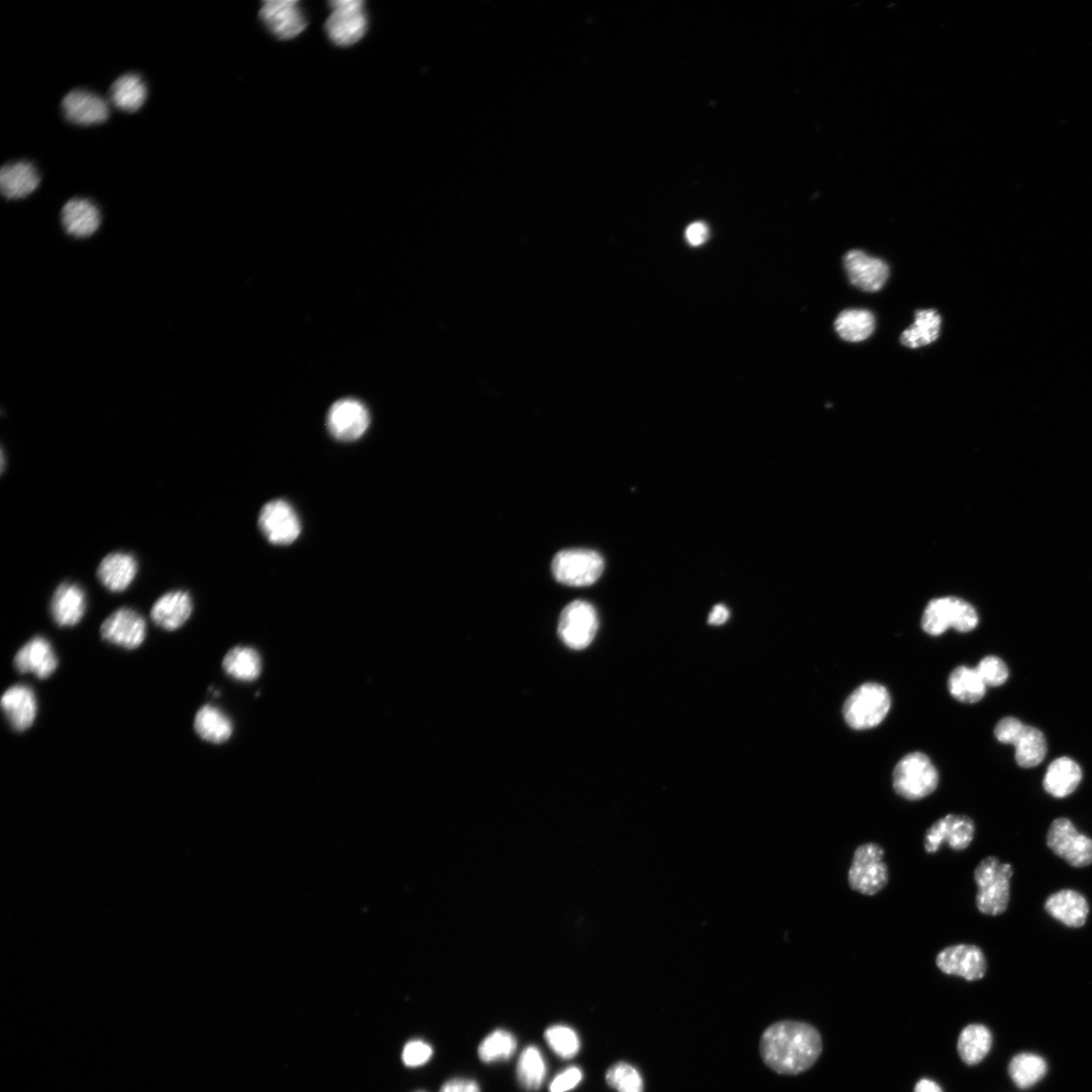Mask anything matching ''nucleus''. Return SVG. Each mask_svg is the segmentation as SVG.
<instances>
[{
	"label": "nucleus",
	"mask_w": 1092,
	"mask_h": 1092,
	"mask_svg": "<svg viewBox=\"0 0 1092 1092\" xmlns=\"http://www.w3.org/2000/svg\"><path fill=\"white\" fill-rule=\"evenodd\" d=\"M760 1050L764 1062L772 1070L783 1075H796L815 1064L823 1052V1041L812 1025L784 1020L764 1031Z\"/></svg>",
	"instance_id": "1"
},
{
	"label": "nucleus",
	"mask_w": 1092,
	"mask_h": 1092,
	"mask_svg": "<svg viewBox=\"0 0 1092 1092\" xmlns=\"http://www.w3.org/2000/svg\"><path fill=\"white\" fill-rule=\"evenodd\" d=\"M1010 864H1002L996 857L980 862L974 872L978 887L976 905L980 912L996 916L1005 912L1010 899Z\"/></svg>",
	"instance_id": "2"
},
{
	"label": "nucleus",
	"mask_w": 1092,
	"mask_h": 1092,
	"mask_svg": "<svg viewBox=\"0 0 1092 1092\" xmlns=\"http://www.w3.org/2000/svg\"><path fill=\"white\" fill-rule=\"evenodd\" d=\"M891 698L887 689L878 683H866L858 687L846 700L843 715L854 730L864 731L878 727L887 717Z\"/></svg>",
	"instance_id": "3"
},
{
	"label": "nucleus",
	"mask_w": 1092,
	"mask_h": 1092,
	"mask_svg": "<svg viewBox=\"0 0 1092 1092\" xmlns=\"http://www.w3.org/2000/svg\"><path fill=\"white\" fill-rule=\"evenodd\" d=\"M939 785V773L927 756L911 753L896 765L893 788L904 799L915 801L930 796Z\"/></svg>",
	"instance_id": "4"
},
{
	"label": "nucleus",
	"mask_w": 1092,
	"mask_h": 1092,
	"mask_svg": "<svg viewBox=\"0 0 1092 1092\" xmlns=\"http://www.w3.org/2000/svg\"><path fill=\"white\" fill-rule=\"evenodd\" d=\"M979 619L975 609L968 603L945 597L932 600L922 616V630L930 636L939 637L949 629L959 633H970L978 626Z\"/></svg>",
	"instance_id": "5"
},
{
	"label": "nucleus",
	"mask_w": 1092,
	"mask_h": 1092,
	"mask_svg": "<svg viewBox=\"0 0 1092 1092\" xmlns=\"http://www.w3.org/2000/svg\"><path fill=\"white\" fill-rule=\"evenodd\" d=\"M884 856V849L874 843L864 844L855 851L849 870V885L854 891L873 896L886 887L889 871Z\"/></svg>",
	"instance_id": "6"
},
{
	"label": "nucleus",
	"mask_w": 1092,
	"mask_h": 1092,
	"mask_svg": "<svg viewBox=\"0 0 1092 1092\" xmlns=\"http://www.w3.org/2000/svg\"><path fill=\"white\" fill-rule=\"evenodd\" d=\"M605 560L590 550H566L552 564L558 582L571 587H587L596 583L605 572Z\"/></svg>",
	"instance_id": "7"
},
{
	"label": "nucleus",
	"mask_w": 1092,
	"mask_h": 1092,
	"mask_svg": "<svg viewBox=\"0 0 1092 1092\" xmlns=\"http://www.w3.org/2000/svg\"><path fill=\"white\" fill-rule=\"evenodd\" d=\"M332 14L325 29L330 40L338 46H351L366 33L367 20L361 0H337L330 3Z\"/></svg>",
	"instance_id": "8"
},
{
	"label": "nucleus",
	"mask_w": 1092,
	"mask_h": 1092,
	"mask_svg": "<svg viewBox=\"0 0 1092 1092\" xmlns=\"http://www.w3.org/2000/svg\"><path fill=\"white\" fill-rule=\"evenodd\" d=\"M1052 852L1075 868L1092 864V840L1079 833L1068 818L1055 820L1047 835Z\"/></svg>",
	"instance_id": "9"
},
{
	"label": "nucleus",
	"mask_w": 1092,
	"mask_h": 1092,
	"mask_svg": "<svg viewBox=\"0 0 1092 1092\" xmlns=\"http://www.w3.org/2000/svg\"><path fill=\"white\" fill-rule=\"evenodd\" d=\"M598 627L595 609L586 602L577 600L563 611L559 622V635L569 648L584 650L594 641Z\"/></svg>",
	"instance_id": "10"
},
{
	"label": "nucleus",
	"mask_w": 1092,
	"mask_h": 1092,
	"mask_svg": "<svg viewBox=\"0 0 1092 1092\" xmlns=\"http://www.w3.org/2000/svg\"><path fill=\"white\" fill-rule=\"evenodd\" d=\"M975 824L966 815L949 814L937 821L925 833L923 847L927 854L937 853L943 845L964 851L973 842Z\"/></svg>",
	"instance_id": "11"
},
{
	"label": "nucleus",
	"mask_w": 1092,
	"mask_h": 1092,
	"mask_svg": "<svg viewBox=\"0 0 1092 1092\" xmlns=\"http://www.w3.org/2000/svg\"><path fill=\"white\" fill-rule=\"evenodd\" d=\"M259 527L269 542L291 544L301 534V521L295 509L284 500L267 503L259 515Z\"/></svg>",
	"instance_id": "12"
},
{
	"label": "nucleus",
	"mask_w": 1092,
	"mask_h": 1092,
	"mask_svg": "<svg viewBox=\"0 0 1092 1092\" xmlns=\"http://www.w3.org/2000/svg\"><path fill=\"white\" fill-rule=\"evenodd\" d=\"M936 963L943 973L959 976L970 982L982 979L987 971L984 953L974 945L947 947L938 954Z\"/></svg>",
	"instance_id": "13"
},
{
	"label": "nucleus",
	"mask_w": 1092,
	"mask_h": 1092,
	"mask_svg": "<svg viewBox=\"0 0 1092 1092\" xmlns=\"http://www.w3.org/2000/svg\"><path fill=\"white\" fill-rule=\"evenodd\" d=\"M369 423L366 407L354 399L336 402L327 416V427L331 435L340 441L357 440L365 433Z\"/></svg>",
	"instance_id": "14"
},
{
	"label": "nucleus",
	"mask_w": 1092,
	"mask_h": 1092,
	"mask_svg": "<svg viewBox=\"0 0 1092 1092\" xmlns=\"http://www.w3.org/2000/svg\"><path fill=\"white\" fill-rule=\"evenodd\" d=\"M261 21L281 40L299 36L307 27L299 2L296 0H269L259 12Z\"/></svg>",
	"instance_id": "15"
},
{
	"label": "nucleus",
	"mask_w": 1092,
	"mask_h": 1092,
	"mask_svg": "<svg viewBox=\"0 0 1092 1092\" xmlns=\"http://www.w3.org/2000/svg\"><path fill=\"white\" fill-rule=\"evenodd\" d=\"M102 638L127 650L139 648L146 639V623L135 611L121 609L111 615L101 628Z\"/></svg>",
	"instance_id": "16"
},
{
	"label": "nucleus",
	"mask_w": 1092,
	"mask_h": 1092,
	"mask_svg": "<svg viewBox=\"0 0 1092 1092\" xmlns=\"http://www.w3.org/2000/svg\"><path fill=\"white\" fill-rule=\"evenodd\" d=\"M844 266L851 284L863 292H878L889 279V266L861 250L849 251L844 256Z\"/></svg>",
	"instance_id": "17"
},
{
	"label": "nucleus",
	"mask_w": 1092,
	"mask_h": 1092,
	"mask_svg": "<svg viewBox=\"0 0 1092 1092\" xmlns=\"http://www.w3.org/2000/svg\"><path fill=\"white\" fill-rule=\"evenodd\" d=\"M62 107L66 119L79 126L103 124L110 117V108L105 99L87 90H75L68 94Z\"/></svg>",
	"instance_id": "18"
},
{
	"label": "nucleus",
	"mask_w": 1092,
	"mask_h": 1092,
	"mask_svg": "<svg viewBox=\"0 0 1092 1092\" xmlns=\"http://www.w3.org/2000/svg\"><path fill=\"white\" fill-rule=\"evenodd\" d=\"M14 664L20 673L33 674L44 680L56 673L59 659L51 644L45 638L36 637L17 653Z\"/></svg>",
	"instance_id": "19"
},
{
	"label": "nucleus",
	"mask_w": 1092,
	"mask_h": 1092,
	"mask_svg": "<svg viewBox=\"0 0 1092 1092\" xmlns=\"http://www.w3.org/2000/svg\"><path fill=\"white\" fill-rule=\"evenodd\" d=\"M2 708L11 727L17 732H25L37 717L36 695L29 686H13L3 695Z\"/></svg>",
	"instance_id": "20"
},
{
	"label": "nucleus",
	"mask_w": 1092,
	"mask_h": 1092,
	"mask_svg": "<svg viewBox=\"0 0 1092 1092\" xmlns=\"http://www.w3.org/2000/svg\"><path fill=\"white\" fill-rule=\"evenodd\" d=\"M36 167L27 160L6 165L0 172V190L8 200H21L32 195L40 186Z\"/></svg>",
	"instance_id": "21"
},
{
	"label": "nucleus",
	"mask_w": 1092,
	"mask_h": 1092,
	"mask_svg": "<svg viewBox=\"0 0 1092 1092\" xmlns=\"http://www.w3.org/2000/svg\"><path fill=\"white\" fill-rule=\"evenodd\" d=\"M62 222L68 234L77 238H88L99 230L102 215L94 202L76 198L64 207Z\"/></svg>",
	"instance_id": "22"
},
{
	"label": "nucleus",
	"mask_w": 1092,
	"mask_h": 1092,
	"mask_svg": "<svg viewBox=\"0 0 1092 1092\" xmlns=\"http://www.w3.org/2000/svg\"><path fill=\"white\" fill-rule=\"evenodd\" d=\"M87 611V596L84 589L74 583H64L56 591L51 605V616L57 625L70 628L79 625Z\"/></svg>",
	"instance_id": "23"
},
{
	"label": "nucleus",
	"mask_w": 1092,
	"mask_h": 1092,
	"mask_svg": "<svg viewBox=\"0 0 1092 1092\" xmlns=\"http://www.w3.org/2000/svg\"><path fill=\"white\" fill-rule=\"evenodd\" d=\"M193 610V599L189 592L173 591L155 603L151 610V619L160 629L174 632L190 620Z\"/></svg>",
	"instance_id": "24"
},
{
	"label": "nucleus",
	"mask_w": 1092,
	"mask_h": 1092,
	"mask_svg": "<svg viewBox=\"0 0 1092 1092\" xmlns=\"http://www.w3.org/2000/svg\"><path fill=\"white\" fill-rule=\"evenodd\" d=\"M1045 909L1052 917L1069 927L1084 925L1089 913L1086 898L1071 889L1060 890L1049 896Z\"/></svg>",
	"instance_id": "25"
},
{
	"label": "nucleus",
	"mask_w": 1092,
	"mask_h": 1092,
	"mask_svg": "<svg viewBox=\"0 0 1092 1092\" xmlns=\"http://www.w3.org/2000/svg\"><path fill=\"white\" fill-rule=\"evenodd\" d=\"M138 573L136 559L129 554L115 553L107 556L98 570L101 583L112 592L127 590Z\"/></svg>",
	"instance_id": "26"
},
{
	"label": "nucleus",
	"mask_w": 1092,
	"mask_h": 1092,
	"mask_svg": "<svg viewBox=\"0 0 1092 1092\" xmlns=\"http://www.w3.org/2000/svg\"><path fill=\"white\" fill-rule=\"evenodd\" d=\"M1082 780V771L1073 760L1063 757L1055 760L1044 778V789L1055 798L1072 794Z\"/></svg>",
	"instance_id": "27"
},
{
	"label": "nucleus",
	"mask_w": 1092,
	"mask_h": 1092,
	"mask_svg": "<svg viewBox=\"0 0 1092 1092\" xmlns=\"http://www.w3.org/2000/svg\"><path fill=\"white\" fill-rule=\"evenodd\" d=\"M147 96V85L137 74L122 76L110 90L113 105L118 110L129 114L138 112L145 105Z\"/></svg>",
	"instance_id": "28"
},
{
	"label": "nucleus",
	"mask_w": 1092,
	"mask_h": 1092,
	"mask_svg": "<svg viewBox=\"0 0 1092 1092\" xmlns=\"http://www.w3.org/2000/svg\"><path fill=\"white\" fill-rule=\"evenodd\" d=\"M195 730L204 741L223 744L231 738L233 724L220 708L206 705L196 716Z\"/></svg>",
	"instance_id": "29"
},
{
	"label": "nucleus",
	"mask_w": 1092,
	"mask_h": 1092,
	"mask_svg": "<svg viewBox=\"0 0 1092 1092\" xmlns=\"http://www.w3.org/2000/svg\"><path fill=\"white\" fill-rule=\"evenodd\" d=\"M941 325L942 318L936 310H918L913 325L901 334L900 342L912 349L930 345L939 338Z\"/></svg>",
	"instance_id": "30"
},
{
	"label": "nucleus",
	"mask_w": 1092,
	"mask_h": 1092,
	"mask_svg": "<svg viewBox=\"0 0 1092 1092\" xmlns=\"http://www.w3.org/2000/svg\"><path fill=\"white\" fill-rule=\"evenodd\" d=\"M991 1046V1031L982 1024L966 1026L958 1040L959 1055L963 1062L968 1065L980 1063L989 1053Z\"/></svg>",
	"instance_id": "31"
},
{
	"label": "nucleus",
	"mask_w": 1092,
	"mask_h": 1092,
	"mask_svg": "<svg viewBox=\"0 0 1092 1092\" xmlns=\"http://www.w3.org/2000/svg\"><path fill=\"white\" fill-rule=\"evenodd\" d=\"M223 668L235 680L251 682L260 676L262 662L254 649L237 647L225 656Z\"/></svg>",
	"instance_id": "32"
},
{
	"label": "nucleus",
	"mask_w": 1092,
	"mask_h": 1092,
	"mask_svg": "<svg viewBox=\"0 0 1092 1092\" xmlns=\"http://www.w3.org/2000/svg\"><path fill=\"white\" fill-rule=\"evenodd\" d=\"M948 688L951 695L962 703L979 702L985 695L986 685L976 669L958 667L950 675Z\"/></svg>",
	"instance_id": "33"
},
{
	"label": "nucleus",
	"mask_w": 1092,
	"mask_h": 1092,
	"mask_svg": "<svg viewBox=\"0 0 1092 1092\" xmlns=\"http://www.w3.org/2000/svg\"><path fill=\"white\" fill-rule=\"evenodd\" d=\"M1012 746L1015 748V761L1022 768L1040 765L1047 754V742L1041 731L1024 726Z\"/></svg>",
	"instance_id": "34"
},
{
	"label": "nucleus",
	"mask_w": 1092,
	"mask_h": 1092,
	"mask_svg": "<svg viewBox=\"0 0 1092 1092\" xmlns=\"http://www.w3.org/2000/svg\"><path fill=\"white\" fill-rule=\"evenodd\" d=\"M839 336L848 342L868 339L875 330V317L867 310H846L835 322Z\"/></svg>",
	"instance_id": "35"
},
{
	"label": "nucleus",
	"mask_w": 1092,
	"mask_h": 1092,
	"mask_svg": "<svg viewBox=\"0 0 1092 1092\" xmlns=\"http://www.w3.org/2000/svg\"><path fill=\"white\" fill-rule=\"evenodd\" d=\"M1047 1063L1039 1055L1021 1053L1010 1061L1008 1072L1014 1084L1027 1089L1040 1082L1047 1073Z\"/></svg>",
	"instance_id": "36"
},
{
	"label": "nucleus",
	"mask_w": 1092,
	"mask_h": 1092,
	"mask_svg": "<svg viewBox=\"0 0 1092 1092\" xmlns=\"http://www.w3.org/2000/svg\"><path fill=\"white\" fill-rule=\"evenodd\" d=\"M546 1075V1064L536 1046H528L520 1055L517 1064V1078L521 1086L529 1091L538 1090Z\"/></svg>",
	"instance_id": "37"
},
{
	"label": "nucleus",
	"mask_w": 1092,
	"mask_h": 1092,
	"mask_svg": "<svg viewBox=\"0 0 1092 1092\" xmlns=\"http://www.w3.org/2000/svg\"><path fill=\"white\" fill-rule=\"evenodd\" d=\"M517 1049L513 1033L505 1029H496L487 1034L478 1047V1057L484 1063H495L510 1059Z\"/></svg>",
	"instance_id": "38"
},
{
	"label": "nucleus",
	"mask_w": 1092,
	"mask_h": 1092,
	"mask_svg": "<svg viewBox=\"0 0 1092 1092\" xmlns=\"http://www.w3.org/2000/svg\"><path fill=\"white\" fill-rule=\"evenodd\" d=\"M546 1043L563 1059H572L580 1051L581 1042L578 1033L566 1024H555L544 1032Z\"/></svg>",
	"instance_id": "39"
},
{
	"label": "nucleus",
	"mask_w": 1092,
	"mask_h": 1092,
	"mask_svg": "<svg viewBox=\"0 0 1092 1092\" xmlns=\"http://www.w3.org/2000/svg\"><path fill=\"white\" fill-rule=\"evenodd\" d=\"M607 1081L618 1092H644V1080L631 1064L619 1062L607 1072Z\"/></svg>",
	"instance_id": "40"
},
{
	"label": "nucleus",
	"mask_w": 1092,
	"mask_h": 1092,
	"mask_svg": "<svg viewBox=\"0 0 1092 1092\" xmlns=\"http://www.w3.org/2000/svg\"><path fill=\"white\" fill-rule=\"evenodd\" d=\"M976 671L986 687L1001 686L1008 678V669L1005 663L993 656L984 658L977 666Z\"/></svg>",
	"instance_id": "41"
},
{
	"label": "nucleus",
	"mask_w": 1092,
	"mask_h": 1092,
	"mask_svg": "<svg viewBox=\"0 0 1092 1092\" xmlns=\"http://www.w3.org/2000/svg\"><path fill=\"white\" fill-rule=\"evenodd\" d=\"M432 1047L421 1040L409 1042L402 1053V1060L408 1067H419L426 1064L432 1057Z\"/></svg>",
	"instance_id": "42"
},
{
	"label": "nucleus",
	"mask_w": 1092,
	"mask_h": 1092,
	"mask_svg": "<svg viewBox=\"0 0 1092 1092\" xmlns=\"http://www.w3.org/2000/svg\"><path fill=\"white\" fill-rule=\"evenodd\" d=\"M583 1079V1072L578 1067H569L559 1073L550 1085V1092H569L576 1088Z\"/></svg>",
	"instance_id": "43"
},
{
	"label": "nucleus",
	"mask_w": 1092,
	"mask_h": 1092,
	"mask_svg": "<svg viewBox=\"0 0 1092 1092\" xmlns=\"http://www.w3.org/2000/svg\"><path fill=\"white\" fill-rule=\"evenodd\" d=\"M1024 725L1014 718L1001 720L994 729V735L998 742L1012 745Z\"/></svg>",
	"instance_id": "44"
},
{
	"label": "nucleus",
	"mask_w": 1092,
	"mask_h": 1092,
	"mask_svg": "<svg viewBox=\"0 0 1092 1092\" xmlns=\"http://www.w3.org/2000/svg\"><path fill=\"white\" fill-rule=\"evenodd\" d=\"M439 1092H480L478 1084L465 1078H454L446 1081Z\"/></svg>",
	"instance_id": "45"
},
{
	"label": "nucleus",
	"mask_w": 1092,
	"mask_h": 1092,
	"mask_svg": "<svg viewBox=\"0 0 1092 1092\" xmlns=\"http://www.w3.org/2000/svg\"><path fill=\"white\" fill-rule=\"evenodd\" d=\"M709 236L707 226L702 222L691 224L686 230V239L692 246H700L706 242Z\"/></svg>",
	"instance_id": "46"
},
{
	"label": "nucleus",
	"mask_w": 1092,
	"mask_h": 1092,
	"mask_svg": "<svg viewBox=\"0 0 1092 1092\" xmlns=\"http://www.w3.org/2000/svg\"><path fill=\"white\" fill-rule=\"evenodd\" d=\"M730 619V611L725 606H717L708 619V623L712 626L725 625Z\"/></svg>",
	"instance_id": "47"
},
{
	"label": "nucleus",
	"mask_w": 1092,
	"mask_h": 1092,
	"mask_svg": "<svg viewBox=\"0 0 1092 1092\" xmlns=\"http://www.w3.org/2000/svg\"><path fill=\"white\" fill-rule=\"evenodd\" d=\"M914 1092H943L939 1084L930 1079L919 1080L914 1088Z\"/></svg>",
	"instance_id": "48"
}]
</instances>
